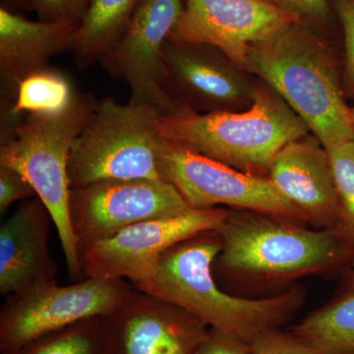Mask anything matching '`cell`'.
I'll return each instance as SVG.
<instances>
[{
    "instance_id": "cell-1",
    "label": "cell",
    "mask_w": 354,
    "mask_h": 354,
    "mask_svg": "<svg viewBox=\"0 0 354 354\" xmlns=\"http://www.w3.org/2000/svg\"><path fill=\"white\" fill-rule=\"evenodd\" d=\"M223 247L220 232L180 242L162 254L152 276L133 286L201 319L209 329L251 344L266 330L292 320L306 298L302 286L263 299H247L221 290L214 264Z\"/></svg>"
},
{
    "instance_id": "cell-2",
    "label": "cell",
    "mask_w": 354,
    "mask_h": 354,
    "mask_svg": "<svg viewBox=\"0 0 354 354\" xmlns=\"http://www.w3.org/2000/svg\"><path fill=\"white\" fill-rule=\"evenodd\" d=\"M330 53L309 26L295 23L251 46L246 68L278 93L326 150L354 140L353 113Z\"/></svg>"
},
{
    "instance_id": "cell-3",
    "label": "cell",
    "mask_w": 354,
    "mask_h": 354,
    "mask_svg": "<svg viewBox=\"0 0 354 354\" xmlns=\"http://www.w3.org/2000/svg\"><path fill=\"white\" fill-rule=\"evenodd\" d=\"M218 267L232 276L285 283L353 263L354 247L335 227L300 223L256 212H230L220 230Z\"/></svg>"
},
{
    "instance_id": "cell-4",
    "label": "cell",
    "mask_w": 354,
    "mask_h": 354,
    "mask_svg": "<svg viewBox=\"0 0 354 354\" xmlns=\"http://www.w3.org/2000/svg\"><path fill=\"white\" fill-rule=\"evenodd\" d=\"M283 101L267 88H258L248 111L165 114L158 134L239 171L264 176L277 153L309 131Z\"/></svg>"
},
{
    "instance_id": "cell-5",
    "label": "cell",
    "mask_w": 354,
    "mask_h": 354,
    "mask_svg": "<svg viewBox=\"0 0 354 354\" xmlns=\"http://www.w3.org/2000/svg\"><path fill=\"white\" fill-rule=\"evenodd\" d=\"M94 95L77 93L62 113L27 118L0 144V165L21 172L50 211L64 250L70 279L85 278L70 218L68 162L72 146L97 104Z\"/></svg>"
},
{
    "instance_id": "cell-6",
    "label": "cell",
    "mask_w": 354,
    "mask_h": 354,
    "mask_svg": "<svg viewBox=\"0 0 354 354\" xmlns=\"http://www.w3.org/2000/svg\"><path fill=\"white\" fill-rule=\"evenodd\" d=\"M165 114L152 104L97 102L70 153L71 189L113 179H162L158 125Z\"/></svg>"
},
{
    "instance_id": "cell-7",
    "label": "cell",
    "mask_w": 354,
    "mask_h": 354,
    "mask_svg": "<svg viewBox=\"0 0 354 354\" xmlns=\"http://www.w3.org/2000/svg\"><path fill=\"white\" fill-rule=\"evenodd\" d=\"M133 288L125 279L85 278L69 286L48 281L8 295L0 310V354L72 324L106 315Z\"/></svg>"
},
{
    "instance_id": "cell-8",
    "label": "cell",
    "mask_w": 354,
    "mask_h": 354,
    "mask_svg": "<svg viewBox=\"0 0 354 354\" xmlns=\"http://www.w3.org/2000/svg\"><path fill=\"white\" fill-rule=\"evenodd\" d=\"M160 178L171 183L193 209L218 205L306 223L301 212L268 177L254 176L162 139L158 157Z\"/></svg>"
},
{
    "instance_id": "cell-9",
    "label": "cell",
    "mask_w": 354,
    "mask_h": 354,
    "mask_svg": "<svg viewBox=\"0 0 354 354\" xmlns=\"http://www.w3.org/2000/svg\"><path fill=\"white\" fill-rule=\"evenodd\" d=\"M223 208L190 209L124 228L79 250L85 278L125 279L132 286L150 278L162 254L205 232H218L228 215Z\"/></svg>"
},
{
    "instance_id": "cell-10",
    "label": "cell",
    "mask_w": 354,
    "mask_h": 354,
    "mask_svg": "<svg viewBox=\"0 0 354 354\" xmlns=\"http://www.w3.org/2000/svg\"><path fill=\"white\" fill-rule=\"evenodd\" d=\"M190 209L176 188L162 179H113L70 191V218L78 251L136 223Z\"/></svg>"
},
{
    "instance_id": "cell-11",
    "label": "cell",
    "mask_w": 354,
    "mask_h": 354,
    "mask_svg": "<svg viewBox=\"0 0 354 354\" xmlns=\"http://www.w3.org/2000/svg\"><path fill=\"white\" fill-rule=\"evenodd\" d=\"M183 11V0H143L127 31L101 64L127 84L130 101L158 106L165 115L187 111L162 88V50Z\"/></svg>"
},
{
    "instance_id": "cell-12",
    "label": "cell",
    "mask_w": 354,
    "mask_h": 354,
    "mask_svg": "<svg viewBox=\"0 0 354 354\" xmlns=\"http://www.w3.org/2000/svg\"><path fill=\"white\" fill-rule=\"evenodd\" d=\"M299 21L263 0H183L169 41L208 44L239 68H247L254 44L274 38Z\"/></svg>"
},
{
    "instance_id": "cell-13",
    "label": "cell",
    "mask_w": 354,
    "mask_h": 354,
    "mask_svg": "<svg viewBox=\"0 0 354 354\" xmlns=\"http://www.w3.org/2000/svg\"><path fill=\"white\" fill-rule=\"evenodd\" d=\"M102 321L106 354H195L209 332L190 312L135 288Z\"/></svg>"
},
{
    "instance_id": "cell-14",
    "label": "cell",
    "mask_w": 354,
    "mask_h": 354,
    "mask_svg": "<svg viewBox=\"0 0 354 354\" xmlns=\"http://www.w3.org/2000/svg\"><path fill=\"white\" fill-rule=\"evenodd\" d=\"M268 176L306 223L320 230L335 227L339 195L329 153L315 137L306 135L283 147L272 160Z\"/></svg>"
},
{
    "instance_id": "cell-15",
    "label": "cell",
    "mask_w": 354,
    "mask_h": 354,
    "mask_svg": "<svg viewBox=\"0 0 354 354\" xmlns=\"http://www.w3.org/2000/svg\"><path fill=\"white\" fill-rule=\"evenodd\" d=\"M77 24L26 19L0 6V116L12 111L19 84L70 51Z\"/></svg>"
},
{
    "instance_id": "cell-16",
    "label": "cell",
    "mask_w": 354,
    "mask_h": 354,
    "mask_svg": "<svg viewBox=\"0 0 354 354\" xmlns=\"http://www.w3.org/2000/svg\"><path fill=\"white\" fill-rule=\"evenodd\" d=\"M53 218L38 196L25 200L0 227V293L13 295L57 281L48 249Z\"/></svg>"
},
{
    "instance_id": "cell-17",
    "label": "cell",
    "mask_w": 354,
    "mask_h": 354,
    "mask_svg": "<svg viewBox=\"0 0 354 354\" xmlns=\"http://www.w3.org/2000/svg\"><path fill=\"white\" fill-rule=\"evenodd\" d=\"M211 48L167 39L162 50L165 92L178 88L201 106H221L239 99L241 82L220 58L212 55Z\"/></svg>"
},
{
    "instance_id": "cell-18",
    "label": "cell",
    "mask_w": 354,
    "mask_h": 354,
    "mask_svg": "<svg viewBox=\"0 0 354 354\" xmlns=\"http://www.w3.org/2000/svg\"><path fill=\"white\" fill-rule=\"evenodd\" d=\"M143 0H90L83 19L77 26L70 53L74 64L88 69L120 41Z\"/></svg>"
},
{
    "instance_id": "cell-19",
    "label": "cell",
    "mask_w": 354,
    "mask_h": 354,
    "mask_svg": "<svg viewBox=\"0 0 354 354\" xmlns=\"http://www.w3.org/2000/svg\"><path fill=\"white\" fill-rule=\"evenodd\" d=\"M288 330L321 354H354V270L335 297Z\"/></svg>"
},
{
    "instance_id": "cell-20",
    "label": "cell",
    "mask_w": 354,
    "mask_h": 354,
    "mask_svg": "<svg viewBox=\"0 0 354 354\" xmlns=\"http://www.w3.org/2000/svg\"><path fill=\"white\" fill-rule=\"evenodd\" d=\"M74 94L69 79L51 66L26 77L18 86L12 111L0 116V144L8 141L26 118L62 113Z\"/></svg>"
},
{
    "instance_id": "cell-21",
    "label": "cell",
    "mask_w": 354,
    "mask_h": 354,
    "mask_svg": "<svg viewBox=\"0 0 354 354\" xmlns=\"http://www.w3.org/2000/svg\"><path fill=\"white\" fill-rule=\"evenodd\" d=\"M7 354H106L102 317L72 324Z\"/></svg>"
},
{
    "instance_id": "cell-22",
    "label": "cell",
    "mask_w": 354,
    "mask_h": 354,
    "mask_svg": "<svg viewBox=\"0 0 354 354\" xmlns=\"http://www.w3.org/2000/svg\"><path fill=\"white\" fill-rule=\"evenodd\" d=\"M339 200L335 228L354 247V140L328 149Z\"/></svg>"
},
{
    "instance_id": "cell-23",
    "label": "cell",
    "mask_w": 354,
    "mask_h": 354,
    "mask_svg": "<svg viewBox=\"0 0 354 354\" xmlns=\"http://www.w3.org/2000/svg\"><path fill=\"white\" fill-rule=\"evenodd\" d=\"M252 354H321L290 330H266L250 344Z\"/></svg>"
},
{
    "instance_id": "cell-24",
    "label": "cell",
    "mask_w": 354,
    "mask_h": 354,
    "mask_svg": "<svg viewBox=\"0 0 354 354\" xmlns=\"http://www.w3.org/2000/svg\"><path fill=\"white\" fill-rule=\"evenodd\" d=\"M37 196L32 184L21 172L0 165V214L3 215L14 203Z\"/></svg>"
},
{
    "instance_id": "cell-25",
    "label": "cell",
    "mask_w": 354,
    "mask_h": 354,
    "mask_svg": "<svg viewBox=\"0 0 354 354\" xmlns=\"http://www.w3.org/2000/svg\"><path fill=\"white\" fill-rule=\"evenodd\" d=\"M90 0H38L36 13L44 22H70L78 25Z\"/></svg>"
},
{
    "instance_id": "cell-26",
    "label": "cell",
    "mask_w": 354,
    "mask_h": 354,
    "mask_svg": "<svg viewBox=\"0 0 354 354\" xmlns=\"http://www.w3.org/2000/svg\"><path fill=\"white\" fill-rule=\"evenodd\" d=\"M339 16L346 44L344 85L354 95V0H333Z\"/></svg>"
},
{
    "instance_id": "cell-27",
    "label": "cell",
    "mask_w": 354,
    "mask_h": 354,
    "mask_svg": "<svg viewBox=\"0 0 354 354\" xmlns=\"http://www.w3.org/2000/svg\"><path fill=\"white\" fill-rule=\"evenodd\" d=\"M278 6L309 27L327 24L330 19L329 0H278Z\"/></svg>"
},
{
    "instance_id": "cell-28",
    "label": "cell",
    "mask_w": 354,
    "mask_h": 354,
    "mask_svg": "<svg viewBox=\"0 0 354 354\" xmlns=\"http://www.w3.org/2000/svg\"><path fill=\"white\" fill-rule=\"evenodd\" d=\"M195 354H252L250 344L209 329Z\"/></svg>"
},
{
    "instance_id": "cell-29",
    "label": "cell",
    "mask_w": 354,
    "mask_h": 354,
    "mask_svg": "<svg viewBox=\"0 0 354 354\" xmlns=\"http://www.w3.org/2000/svg\"><path fill=\"white\" fill-rule=\"evenodd\" d=\"M38 0H1V6L9 10L27 11V12H36Z\"/></svg>"
},
{
    "instance_id": "cell-30",
    "label": "cell",
    "mask_w": 354,
    "mask_h": 354,
    "mask_svg": "<svg viewBox=\"0 0 354 354\" xmlns=\"http://www.w3.org/2000/svg\"><path fill=\"white\" fill-rule=\"evenodd\" d=\"M263 1L270 2V3L276 4V6H278V0H263Z\"/></svg>"
},
{
    "instance_id": "cell-31",
    "label": "cell",
    "mask_w": 354,
    "mask_h": 354,
    "mask_svg": "<svg viewBox=\"0 0 354 354\" xmlns=\"http://www.w3.org/2000/svg\"><path fill=\"white\" fill-rule=\"evenodd\" d=\"M351 113H353V120H354V108L351 109Z\"/></svg>"
},
{
    "instance_id": "cell-32",
    "label": "cell",
    "mask_w": 354,
    "mask_h": 354,
    "mask_svg": "<svg viewBox=\"0 0 354 354\" xmlns=\"http://www.w3.org/2000/svg\"><path fill=\"white\" fill-rule=\"evenodd\" d=\"M351 266H353V270H354V259L353 261V263H351Z\"/></svg>"
}]
</instances>
